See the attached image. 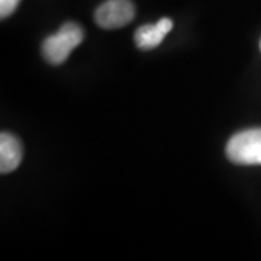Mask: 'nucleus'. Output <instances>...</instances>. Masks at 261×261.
Segmentation results:
<instances>
[{"label":"nucleus","mask_w":261,"mask_h":261,"mask_svg":"<svg viewBox=\"0 0 261 261\" xmlns=\"http://www.w3.org/2000/svg\"><path fill=\"white\" fill-rule=\"evenodd\" d=\"M84 39V31L80 25L74 22L64 23L58 32L44 41L42 44V56L49 64H63L71 51L79 47Z\"/></svg>","instance_id":"f257e3e1"},{"label":"nucleus","mask_w":261,"mask_h":261,"mask_svg":"<svg viewBox=\"0 0 261 261\" xmlns=\"http://www.w3.org/2000/svg\"><path fill=\"white\" fill-rule=\"evenodd\" d=\"M226 155L233 164L261 166V128L233 135L226 145Z\"/></svg>","instance_id":"f03ea898"},{"label":"nucleus","mask_w":261,"mask_h":261,"mask_svg":"<svg viewBox=\"0 0 261 261\" xmlns=\"http://www.w3.org/2000/svg\"><path fill=\"white\" fill-rule=\"evenodd\" d=\"M134 18L135 8L130 0H106L94 13L96 23L103 29L122 28Z\"/></svg>","instance_id":"7ed1b4c3"},{"label":"nucleus","mask_w":261,"mask_h":261,"mask_svg":"<svg viewBox=\"0 0 261 261\" xmlns=\"http://www.w3.org/2000/svg\"><path fill=\"white\" fill-rule=\"evenodd\" d=\"M173 28V20L168 18L160 19L154 25H142L135 32V44L141 49H152L159 47L161 41Z\"/></svg>","instance_id":"20e7f679"},{"label":"nucleus","mask_w":261,"mask_h":261,"mask_svg":"<svg viewBox=\"0 0 261 261\" xmlns=\"http://www.w3.org/2000/svg\"><path fill=\"white\" fill-rule=\"evenodd\" d=\"M22 144L20 141L9 132H2L0 135V171L8 174L16 170L22 161Z\"/></svg>","instance_id":"39448f33"},{"label":"nucleus","mask_w":261,"mask_h":261,"mask_svg":"<svg viewBox=\"0 0 261 261\" xmlns=\"http://www.w3.org/2000/svg\"><path fill=\"white\" fill-rule=\"evenodd\" d=\"M20 0H0V16L2 19L10 16L18 8Z\"/></svg>","instance_id":"423d86ee"},{"label":"nucleus","mask_w":261,"mask_h":261,"mask_svg":"<svg viewBox=\"0 0 261 261\" xmlns=\"http://www.w3.org/2000/svg\"><path fill=\"white\" fill-rule=\"evenodd\" d=\"M260 48H261V42H260Z\"/></svg>","instance_id":"0eeeda50"}]
</instances>
